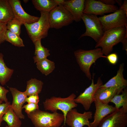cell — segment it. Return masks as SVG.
Here are the masks:
<instances>
[{"label":"cell","instance_id":"obj_1","mask_svg":"<svg viewBox=\"0 0 127 127\" xmlns=\"http://www.w3.org/2000/svg\"><path fill=\"white\" fill-rule=\"evenodd\" d=\"M124 38H127V24L125 27L111 29L104 31L95 47H101L103 54L107 56L112 51L113 46L121 42Z\"/></svg>","mask_w":127,"mask_h":127},{"label":"cell","instance_id":"obj_2","mask_svg":"<svg viewBox=\"0 0 127 127\" xmlns=\"http://www.w3.org/2000/svg\"><path fill=\"white\" fill-rule=\"evenodd\" d=\"M35 127H59L65 120L63 114L39 109L27 114Z\"/></svg>","mask_w":127,"mask_h":127},{"label":"cell","instance_id":"obj_3","mask_svg":"<svg viewBox=\"0 0 127 127\" xmlns=\"http://www.w3.org/2000/svg\"><path fill=\"white\" fill-rule=\"evenodd\" d=\"M74 55L80 69L90 80L92 79L90 69L92 64L99 58H105L101 48L85 50L79 49L75 51Z\"/></svg>","mask_w":127,"mask_h":127},{"label":"cell","instance_id":"obj_4","mask_svg":"<svg viewBox=\"0 0 127 127\" xmlns=\"http://www.w3.org/2000/svg\"><path fill=\"white\" fill-rule=\"evenodd\" d=\"M40 12V16L37 21L30 24H23L33 43L37 40H41L47 37L50 28L49 12L44 11Z\"/></svg>","mask_w":127,"mask_h":127},{"label":"cell","instance_id":"obj_5","mask_svg":"<svg viewBox=\"0 0 127 127\" xmlns=\"http://www.w3.org/2000/svg\"><path fill=\"white\" fill-rule=\"evenodd\" d=\"M76 97L75 94L72 93L66 98L53 96L47 99L43 102L44 108L45 110L50 111L52 112H57L58 110L61 111L64 116L65 121L68 112L78 106L74 100Z\"/></svg>","mask_w":127,"mask_h":127},{"label":"cell","instance_id":"obj_6","mask_svg":"<svg viewBox=\"0 0 127 127\" xmlns=\"http://www.w3.org/2000/svg\"><path fill=\"white\" fill-rule=\"evenodd\" d=\"M81 19L85 24L86 30L79 38L88 36L97 42L102 37L104 32L99 18L96 15L83 13Z\"/></svg>","mask_w":127,"mask_h":127},{"label":"cell","instance_id":"obj_7","mask_svg":"<svg viewBox=\"0 0 127 127\" xmlns=\"http://www.w3.org/2000/svg\"><path fill=\"white\" fill-rule=\"evenodd\" d=\"M74 21L71 14L62 5H58L49 12L50 28H60L69 25Z\"/></svg>","mask_w":127,"mask_h":127},{"label":"cell","instance_id":"obj_8","mask_svg":"<svg viewBox=\"0 0 127 127\" xmlns=\"http://www.w3.org/2000/svg\"><path fill=\"white\" fill-rule=\"evenodd\" d=\"M98 18L104 32L111 29L125 27L127 24V16L123 10L119 9L113 13Z\"/></svg>","mask_w":127,"mask_h":127},{"label":"cell","instance_id":"obj_9","mask_svg":"<svg viewBox=\"0 0 127 127\" xmlns=\"http://www.w3.org/2000/svg\"><path fill=\"white\" fill-rule=\"evenodd\" d=\"M94 76V74H93L90 85L74 100L75 103L81 104L86 111L89 109L91 104L94 102V96L96 91L103 84L102 81L100 77L98 78L97 83L95 84Z\"/></svg>","mask_w":127,"mask_h":127},{"label":"cell","instance_id":"obj_10","mask_svg":"<svg viewBox=\"0 0 127 127\" xmlns=\"http://www.w3.org/2000/svg\"><path fill=\"white\" fill-rule=\"evenodd\" d=\"M92 115L91 111H85L81 113L74 108L67 113L64 124H66L71 127H83L85 125L90 127L89 120L92 119Z\"/></svg>","mask_w":127,"mask_h":127},{"label":"cell","instance_id":"obj_11","mask_svg":"<svg viewBox=\"0 0 127 127\" xmlns=\"http://www.w3.org/2000/svg\"><path fill=\"white\" fill-rule=\"evenodd\" d=\"M127 112L123 107L104 118L99 124V127H126L127 125Z\"/></svg>","mask_w":127,"mask_h":127},{"label":"cell","instance_id":"obj_12","mask_svg":"<svg viewBox=\"0 0 127 127\" xmlns=\"http://www.w3.org/2000/svg\"><path fill=\"white\" fill-rule=\"evenodd\" d=\"M119 9L115 5H108L100 0H86L83 13L102 16L105 13L113 12Z\"/></svg>","mask_w":127,"mask_h":127},{"label":"cell","instance_id":"obj_13","mask_svg":"<svg viewBox=\"0 0 127 127\" xmlns=\"http://www.w3.org/2000/svg\"><path fill=\"white\" fill-rule=\"evenodd\" d=\"M14 17L24 24H30L37 21L40 17L31 15L26 12L22 7L20 1L8 0Z\"/></svg>","mask_w":127,"mask_h":127},{"label":"cell","instance_id":"obj_14","mask_svg":"<svg viewBox=\"0 0 127 127\" xmlns=\"http://www.w3.org/2000/svg\"><path fill=\"white\" fill-rule=\"evenodd\" d=\"M9 90L13 98L11 107L20 119H24L25 116L22 113V107L27 97L24 92H21L14 87H10Z\"/></svg>","mask_w":127,"mask_h":127},{"label":"cell","instance_id":"obj_15","mask_svg":"<svg viewBox=\"0 0 127 127\" xmlns=\"http://www.w3.org/2000/svg\"><path fill=\"white\" fill-rule=\"evenodd\" d=\"M95 111L94 116V120L90 123V127H98L102 120L105 117L115 111L117 109L112 105L95 101Z\"/></svg>","mask_w":127,"mask_h":127},{"label":"cell","instance_id":"obj_16","mask_svg":"<svg viewBox=\"0 0 127 127\" xmlns=\"http://www.w3.org/2000/svg\"><path fill=\"white\" fill-rule=\"evenodd\" d=\"M123 89L116 87H100L96 91L94 96V101L108 104L116 95L120 94Z\"/></svg>","mask_w":127,"mask_h":127},{"label":"cell","instance_id":"obj_17","mask_svg":"<svg viewBox=\"0 0 127 127\" xmlns=\"http://www.w3.org/2000/svg\"><path fill=\"white\" fill-rule=\"evenodd\" d=\"M84 0H64L62 4L72 16L74 20L79 22L81 20L84 7Z\"/></svg>","mask_w":127,"mask_h":127},{"label":"cell","instance_id":"obj_18","mask_svg":"<svg viewBox=\"0 0 127 127\" xmlns=\"http://www.w3.org/2000/svg\"><path fill=\"white\" fill-rule=\"evenodd\" d=\"M124 64H121L116 75L100 87H116L123 89L127 86V80L124 78L123 72Z\"/></svg>","mask_w":127,"mask_h":127},{"label":"cell","instance_id":"obj_19","mask_svg":"<svg viewBox=\"0 0 127 127\" xmlns=\"http://www.w3.org/2000/svg\"><path fill=\"white\" fill-rule=\"evenodd\" d=\"M14 17L8 0H0V22L7 23Z\"/></svg>","mask_w":127,"mask_h":127},{"label":"cell","instance_id":"obj_20","mask_svg":"<svg viewBox=\"0 0 127 127\" xmlns=\"http://www.w3.org/2000/svg\"><path fill=\"white\" fill-rule=\"evenodd\" d=\"M43 83L36 78H32L27 82L26 90L24 91L27 96L36 94H38L42 91Z\"/></svg>","mask_w":127,"mask_h":127},{"label":"cell","instance_id":"obj_21","mask_svg":"<svg viewBox=\"0 0 127 127\" xmlns=\"http://www.w3.org/2000/svg\"><path fill=\"white\" fill-rule=\"evenodd\" d=\"M4 55L0 53V83L2 86L6 84L11 79L14 70L8 67L3 59Z\"/></svg>","mask_w":127,"mask_h":127},{"label":"cell","instance_id":"obj_22","mask_svg":"<svg viewBox=\"0 0 127 127\" xmlns=\"http://www.w3.org/2000/svg\"><path fill=\"white\" fill-rule=\"evenodd\" d=\"M34 7L40 12H49L58 6L55 0H32Z\"/></svg>","mask_w":127,"mask_h":127},{"label":"cell","instance_id":"obj_23","mask_svg":"<svg viewBox=\"0 0 127 127\" xmlns=\"http://www.w3.org/2000/svg\"><path fill=\"white\" fill-rule=\"evenodd\" d=\"M41 40H37L33 43L35 47V56L33 57L34 63L47 58L50 55V50L42 45Z\"/></svg>","mask_w":127,"mask_h":127},{"label":"cell","instance_id":"obj_24","mask_svg":"<svg viewBox=\"0 0 127 127\" xmlns=\"http://www.w3.org/2000/svg\"><path fill=\"white\" fill-rule=\"evenodd\" d=\"M11 107L4 114L2 120L7 123L9 127H21V121Z\"/></svg>","mask_w":127,"mask_h":127},{"label":"cell","instance_id":"obj_25","mask_svg":"<svg viewBox=\"0 0 127 127\" xmlns=\"http://www.w3.org/2000/svg\"><path fill=\"white\" fill-rule=\"evenodd\" d=\"M120 94L115 95L111 99L110 102L114 103L116 109L122 107L127 112V89L125 88Z\"/></svg>","mask_w":127,"mask_h":127},{"label":"cell","instance_id":"obj_26","mask_svg":"<svg viewBox=\"0 0 127 127\" xmlns=\"http://www.w3.org/2000/svg\"><path fill=\"white\" fill-rule=\"evenodd\" d=\"M36 65L38 69L46 76L52 72L55 67L54 62L47 58L36 63Z\"/></svg>","mask_w":127,"mask_h":127},{"label":"cell","instance_id":"obj_27","mask_svg":"<svg viewBox=\"0 0 127 127\" xmlns=\"http://www.w3.org/2000/svg\"><path fill=\"white\" fill-rule=\"evenodd\" d=\"M5 40L9 42L16 46L19 47L24 46L23 40L20 35L12 33L7 30L5 35Z\"/></svg>","mask_w":127,"mask_h":127},{"label":"cell","instance_id":"obj_28","mask_svg":"<svg viewBox=\"0 0 127 127\" xmlns=\"http://www.w3.org/2000/svg\"><path fill=\"white\" fill-rule=\"evenodd\" d=\"M23 24L22 22L14 17L7 23V30L20 36L21 27Z\"/></svg>","mask_w":127,"mask_h":127},{"label":"cell","instance_id":"obj_29","mask_svg":"<svg viewBox=\"0 0 127 127\" xmlns=\"http://www.w3.org/2000/svg\"><path fill=\"white\" fill-rule=\"evenodd\" d=\"M11 105L10 102L9 101L0 104V127L3 121V117L11 107Z\"/></svg>","mask_w":127,"mask_h":127},{"label":"cell","instance_id":"obj_30","mask_svg":"<svg viewBox=\"0 0 127 127\" xmlns=\"http://www.w3.org/2000/svg\"><path fill=\"white\" fill-rule=\"evenodd\" d=\"M24 109L25 111L27 114L39 109L38 104L30 103L24 105L22 109Z\"/></svg>","mask_w":127,"mask_h":127},{"label":"cell","instance_id":"obj_31","mask_svg":"<svg viewBox=\"0 0 127 127\" xmlns=\"http://www.w3.org/2000/svg\"><path fill=\"white\" fill-rule=\"evenodd\" d=\"M7 30V23L0 22V44L5 41V35Z\"/></svg>","mask_w":127,"mask_h":127},{"label":"cell","instance_id":"obj_32","mask_svg":"<svg viewBox=\"0 0 127 127\" xmlns=\"http://www.w3.org/2000/svg\"><path fill=\"white\" fill-rule=\"evenodd\" d=\"M9 92L8 90L0 85V99L2 102L6 103L8 101L6 94Z\"/></svg>","mask_w":127,"mask_h":127},{"label":"cell","instance_id":"obj_33","mask_svg":"<svg viewBox=\"0 0 127 127\" xmlns=\"http://www.w3.org/2000/svg\"><path fill=\"white\" fill-rule=\"evenodd\" d=\"M39 101L38 94H36L27 97L25 101L28 103H32L38 104Z\"/></svg>","mask_w":127,"mask_h":127},{"label":"cell","instance_id":"obj_34","mask_svg":"<svg viewBox=\"0 0 127 127\" xmlns=\"http://www.w3.org/2000/svg\"><path fill=\"white\" fill-rule=\"evenodd\" d=\"M109 63L111 64L115 65L117 63L118 56L115 53L110 54L106 56V58Z\"/></svg>","mask_w":127,"mask_h":127},{"label":"cell","instance_id":"obj_35","mask_svg":"<svg viewBox=\"0 0 127 127\" xmlns=\"http://www.w3.org/2000/svg\"><path fill=\"white\" fill-rule=\"evenodd\" d=\"M119 9L123 10L126 15L127 16V0H125L123 2L122 5L120 7Z\"/></svg>","mask_w":127,"mask_h":127},{"label":"cell","instance_id":"obj_36","mask_svg":"<svg viewBox=\"0 0 127 127\" xmlns=\"http://www.w3.org/2000/svg\"><path fill=\"white\" fill-rule=\"evenodd\" d=\"M100 1L103 3L108 5H114L116 3L115 0H100Z\"/></svg>","mask_w":127,"mask_h":127},{"label":"cell","instance_id":"obj_37","mask_svg":"<svg viewBox=\"0 0 127 127\" xmlns=\"http://www.w3.org/2000/svg\"><path fill=\"white\" fill-rule=\"evenodd\" d=\"M121 42L122 44L123 49L125 50L127 52V38H124Z\"/></svg>","mask_w":127,"mask_h":127},{"label":"cell","instance_id":"obj_38","mask_svg":"<svg viewBox=\"0 0 127 127\" xmlns=\"http://www.w3.org/2000/svg\"><path fill=\"white\" fill-rule=\"evenodd\" d=\"M116 3H117L119 6H121L122 5L123 2L121 0H115Z\"/></svg>","mask_w":127,"mask_h":127},{"label":"cell","instance_id":"obj_39","mask_svg":"<svg viewBox=\"0 0 127 127\" xmlns=\"http://www.w3.org/2000/svg\"><path fill=\"white\" fill-rule=\"evenodd\" d=\"M28 0H24L23 1L25 3H26L28 2Z\"/></svg>","mask_w":127,"mask_h":127},{"label":"cell","instance_id":"obj_40","mask_svg":"<svg viewBox=\"0 0 127 127\" xmlns=\"http://www.w3.org/2000/svg\"><path fill=\"white\" fill-rule=\"evenodd\" d=\"M2 103V101L0 99V104Z\"/></svg>","mask_w":127,"mask_h":127},{"label":"cell","instance_id":"obj_41","mask_svg":"<svg viewBox=\"0 0 127 127\" xmlns=\"http://www.w3.org/2000/svg\"><path fill=\"white\" fill-rule=\"evenodd\" d=\"M5 127H9L8 125L6 126Z\"/></svg>","mask_w":127,"mask_h":127}]
</instances>
